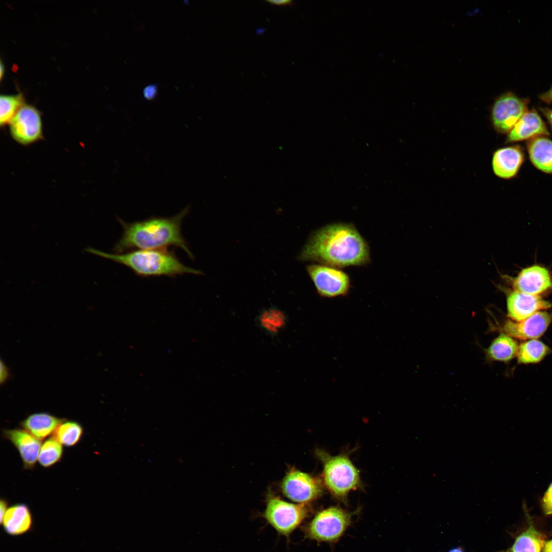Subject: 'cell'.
<instances>
[{
    "instance_id": "27",
    "label": "cell",
    "mask_w": 552,
    "mask_h": 552,
    "mask_svg": "<svg viewBox=\"0 0 552 552\" xmlns=\"http://www.w3.org/2000/svg\"><path fill=\"white\" fill-rule=\"evenodd\" d=\"M541 507L545 515H552V482L542 498Z\"/></svg>"
},
{
    "instance_id": "1",
    "label": "cell",
    "mask_w": 552,
    "mask_h": 552,
    "mask_svg": "<svg viewBox=\"0 0 552 552\" xmlns=\"http://www.w3.org/2000/svg\"><path fill=\"white\" fill-rule=\"evenodd\" d=\"M298 259L338 268L360 266L371 261L369 245L351 223L337 222L313 233Z\"/></svg>"
},
{
    "instance_id": "11",
    "label": "cell",
    "mask_w": 552,
    "mask_h": 552,
    "mask_svg": "<svg viewBox=\"0 0 552 552\" xmlns=\"http://www.w3.org/2000/svg\"><path fill=\"white\" fill-rule=\"evenodd\" d=\"M551 322L552 314L545 310L540 311L520 321L508 319L501 329L515 339L528 340L542 336Z\"/></svg>"
},
{
    "instance_id": "22",
    "label": "cell",
    "mask_w": 552,
    "mask_h": 552,
    "mask_svg": "<svg viewBox=\"0 0 552 552\" xmlns=\"http://www.w3.org/2000/svg\"><path fill=\"white\" fill-rule=\"evenodd\" d=\"M551 353V349L537 339L526 340L519 344L516 355L519 364H535Z\"/></svg>"
},
{
    "instance_id": "5",
    "label": "cell",
    "mask_w": 552,
    "mask_h": 552,
    "mask_svg": "<svg viewBox=\"0 0 552 552\" xmlns=\"http://www.w3.org/2000/svg\"><path fill=\"white\" fill-rule=\"evenodd\" d=\"M307 504L293 503L269 494L262 516L279 535L289 538L308 516Z\"/></svg>"
},
{
    "instance_id": "7",
    "label": "cell",
    "mask_w": 552,
    "mask_h": 552,
    "mask_svg": "<svg viewBox=\"0 0 552 552\" xmlns=\"http://www.w3.org/2000/svg\"><path fill=\"white\" fill-rule=\"evenodd\" d=\"M306 269L320 296L333 298L348 294L351 288L350 278L343 270L320 264L308 265Z\"/></svg>"
},
{
    "instance_id": "20",
    "label": "cell",
    "mask_w": 552,
    "mask_h": 552,
    "mask_svg": "<svg viewBox=\"0 0 552 552\" xmlns=\"http://www.w3.org/2000/svg\"><path fill=\"white\" fill-rule=\"evenodd\" d=\"M527 149L532 164L539 170L552 173V141L539 136L529 141Z\"/></svg>"
},
{
    "instance_id": "31",
    "label": "cell",
    "mask_w": 552,
    "mask_h": 552,
    "mask_svg": "<svg viewBox=\"0 0 552 552\" xmlns=\"http://www.w3.org/2000/svg\"><path fill=\"white\" fill-rule=\"evenodd\" d=\"M265 2L271 5L279 6H292L293 2L292 0H266Z\"/></svg>"
},
{
    "instance_id": "18",
    "label": "cell",
    "mask_w": 552,
    "mask_h": 552,
    "mask_svg": "<svg viewBox=\"0 0 552 552\" xmlns=\"http://www.w3.org/2000/svg\"><path fill=\"white\" fill-rule=\"evenodd\" d=\"M65 419L47 412H37L28 416L20 423L21 426L39 440L53 434Z\"/></svg>"
},
{
    "instance_id": "12",
    "label": "cell",
    "mask_w": 552,
    "mask_h": 552,
    "mask_svg": "<svg viewBox=\"0 0 552 552\" xmlns=\"http://www.w3.org/2000/svg\"><path fill=\"white\" fill-rule=\"evenodd\" d=\"M551 304L539 295H534L516 290L510 292L507 297V315L514 321L523 320L534 313L549 309Z\"/></svg>"
},
{
    "instance_id": "6",
    "label": "cell",
    "mask_w": 552,
    "mask_h": 552,
    "mask_svg": "<svg viewBox=\"0 0 552 552\" xmlns=\"http://www.w3.org/2000/svg\"><path fill=\"white\" fill-rule=\"evenodd\" d=\"M352 521V514L337 507L318 512L303 527L307 539L335 543L343 536Z\"/></svg>"
},
{
    "instance_id": "32",
    "label": "cell",
    "mask_w": 552,
    "mask_h": 552,
    "mask_svg": "<svg viewBox=\"0 0 552 552\" xmlns=\"http://www.w3.org/2000/svg\"><path fill=\"white\" fill-rule=\"evenodd\" d=\"M8 509V502L6 499H1L0 501V521L3 520L4 517Z\"/></svg>"
},
{
    "instance_id": "3",
    "label": "cell",
    "mask_w": 552,
    "mask_h": 552,
    "mask_svg": "<svg viewBox=\"0 0 552 552\" xmlns=\"http://www.w3.org/2000/svg\"><path fill=\"white\" fill-rule=\"evenodd\" d=\"M95 253L124 265L136 274L144 277L202 273L199 270L183 264L173 252L165 249L132 250L123 254H110L98 251Z\"/></svg>"
},
{
    "instance_id": "9",
    "label": "cell",
    "mask_w": 552,
    "mask_h": 552,
    "mask_svg": "<svg viewBox=\"0 0 552 552\" xmlns=\"http://www.w3.org/2000/svg\"><path fill=\"white\" fill-rule=\"evenodd\" d=\"M8 125L12 138L21 145L28 146L43 139L41 113L32 105L24 104Z\"/></svg>"
},
{
    "instance_id": "33",
    "label": "cell",
    "mask_w": 552,
    "mask_h": 552,
    "mask_svg": "<svg viewBox=\"0 0 552 552\" xmlns=\"http://www.w3.org/2000/svg\"><path fill=\"white\" fill-rule=\"evenodd\" d=\"M539 109L552 128V109L548 108H540Z\"/></svg>"
},
{
    "instance_id": "25",
    "label": "cell",
    "mask_w": 552,
    "mask_h": 552,
    "mask_svg": "<svg viewBox=\"0 0 552 552\" xmlns=\"http://www.w3.org/2000/svg\"><path fill=\"white\" fill-rule=\"evenodd\" d=\"M22 94L1 95L0 96V126L9 124L12 118L24 104Z\"/></svg>"
},
{
    "instance_id": "28",
    "label": "cell",
    "mask_w": 552,
    "mask_h": 552,
    "mask_svg": "<svg viewBox=\"0 0 552 552\" xmlns=\"http://www.w3.org/2000/svg\"><path fill=\"white\" fill-rule=\"evenodd\" d=\"M157 94V86L155 84H151L146 86L143 89V95L147 100H153Z\"/></svg>"
},
{
    "instance_id": "8",
    "label": "cell",
    "mask_w": 552,
    "mask_h": 552,
    "mask_svg": "<svg viewBox=\"0 0 552 552\" xmlns=\"http://www.w3.org/2000/svg\"><path fill=\"white\" fill-rule=\"evenodd\" d=\"M323 484L320 479L292 468L283 477L281 489L284 496L291 501L307 504L322 494Z\"/></svg>"
},
{
    "instance_id": "15",
    "label": "cell",
    "mask_w": 552,
    "mask_h": 552,
    "mask_svg": "<svg viewBox=\"0 0 552 552\" xmlns=\"http://www.w3.org/2000/svg\"><path fill=\"white\" fill-rule=\"evenodd\" d=\"M549 132L546 125L535 110H527L508 133L506 143H514L544 135Z\"/></svg>"
},
{
    "instance_id": "23",
    "label": "cell",
    "mask_w": 552,
    "mask_h": 552,
    "mask_svg": "<svg viewBox=\"0 0 552 552\" xmlns=\"http://www.w3.org/2000/svg\"><path fill=\"white\" fill-rule=\"evenodd\" d=\"M83 434V428L79 423L65 419L57 427L53 436L62 445L72 447L80 441Z\"/></svg>"
},
{
    "instance_id": "16",
    "label": "cell",
    "mask_w": 552,
    "mask_h": 552,
    "mask_svg": "<svg viewBox=\"0 0 552 552\" xmlns=\"http://www.w3.org/2000/svg\"><path fill=\"white\" fill-rule=\"evenodd\" d=\"M524 153L519 146L501 148L493 154L492 167L496 176L510 179L518 173L524 161Z\"/></svg>"
},
{
    "instance_id": "36",
    "label": "cell",
    "mask_w": 552,
    "mask_h": 552,
    "mask_svg": "<svg viewBox=\"0 0 552 552\" xmlns=\"http://www.w3.org/2000/svg\"><path fill=\"white\" fill-rule=\"evenodd\" d=\"M4 72V65L3 64L2 61H1V65H0V77H1V79L3 77Z\"/></svg>"
},
{
    "instance_id": "34",
    "label": "cell",
    "mask_w": 552,
    "mask_h": 552,
    "mask_svg": "<svg viewBox=\"0 0 552 552\" xmlns=\"http://www.w3.org/2000/svg\"><path fill=\"white\" fill-rule=\"evenodd\" d=\"M543 552H552V539L545 541L543 548Z\"/></svg>"
},
{
    "instance_id": "29",
    "label": "cell",
    "mask_w": 552,
    "mask_h": 552,
    "mask_svg": "<svg viewBox=\"0 0 552 552\" xmlns=\"http://www.w3.org/2000/svg\"><path fill=\"white\" fill-rule=\"evenodd\" d=\"M9 373L8 369L3 362L1 361V373H0V381L1 383L5 382L8 378Z\"/></svg>"
},
{
    "instance_id": "2",
    "label": "cell",
    "mask_w": 552,
    "mask_h": 552,
    "mask_svg": "<svg viewBox=\"0 0 552 552\" xmlns=\"http://www.w3.org/2000/svg\"><path fill=\"white\" fill-rule=\"evenodd\" d=\"M189 211L190 206H187L170 217H151L132 223L119 219L123 231L116 245L115 250L122 252L135 248L157 250L175 246L181 248L190 258L193 259L181 231L182 221Z\"/></svg>"
},
{
    "instance_id": "14",
    "label": "cell",
    "mask_w": 552,
    "mask_h": 552,
    "mask_svg": "<svg viewBox=\"0 0 552 552\" xmlns=\"http://www.w3.org/2000/svg\"><path fill=\"white\" fill-rule=\"evenodd\" d=\"M3 434L17 450L24 468L32 469L38 459L41 440L24 429H4Z\"/></svg>"
},
{
    "instance_id": "35",
    "label": "cell",
    "mask_w": 552,
    "mask_h": 552,
    "mask_svg": "<svg viewBox=\"0 0 552 552\" xmlns=\"http://www.w3.org/2000/svg\"><path fill=\"white\" fill-rule=\"evenodd\" d=\"M448 552H464V551L462 547H457L451 549Z\"/></svg>"
},
{
    "instance_id": "21",
    "label": "cell",
    "mask_w": 552,
    "mask_h": 552,
    "mask_svg": "<svg viewBox=\"0 0 552 552\" xmlns=\"http://www.w3.org/2000/svg\"><path fill=\"white\" fill-rule=\"evenodd\" d=\"M528 527L515 539L505 552H541L545 541L544 536L534 526L528 518Z\"/></svg>"
},
{
    "instance_id": "24",
    "label": "cell",
    "mask_w": 552,
    "mask_h": 552,
    "mask_svg": "<svg viewBox=\"0 0 552 552\" xmlns=\"http://www.w3.org/2000/svg\"><path fill=\"white\" fill-rule=\"evenodd\" d=\"M63 452L62 445L54 436L51 437L41 445L38 463L44 468L51 467L61 461Z\"/></svg>"
},
{
    "instance_id": "13",
    "label": "cell",
    "mask_w": 552,
    "mask_h": 552,
    "mask_svg": "<svg viewBox=\"0 0 552 552\" xmlns=\"http://www.w3.org/2000/svg\"><path fill=\"white\" fill-rule=\"evenodd\" d=\"M512 284L514 290L534 295H539L552 289V279L548 270L538 265L522 269Z\"/></svg>"
},
{
    "instance_id": "19",
    "label": "cell",
    "mask_w": 552,
    "mask_h": 552,
    "mask_svg": "<svg viewBox=\"0 0 552 552\" xmlns=\"http://www.w3.org/2000/svg\"><path fill=\"white\" fill-rule=\"evenodd\" d=\"M519 344L516 339L501 332L485 350L487 361L508 363L516 357Z\"/></svg>"
},
{
    "instance_id": "10",
    "label": "cell",
    "mask_w": 552,
    "mask_h": 552,
    "mask_svg": "<svg viewBox=\"0 0 552 552\" xmlns=\"http://www.w3.org/2000/svg\"><path fill=\"white\" fill-rule=\"evenodd\" d=\"M528 99L511 92L500 95L495 101L491 112L492 124L496 131L508 133L527 111Z\"/></svg>"
},
{
    "instance_id": "30",
    "label": "cell",
    "mask_w": 552,
    "mask_h": 552,
    "mask_svg": "<svg viewBox=\"0 0 552 552\" xmlns=\"http://www.w3.org/2000/svg\"><path fill=\"white\" fill-rule=\"evenodd\" d=\"M539 99L547 104H552V86L539 96Z\"/></svg>"
},
{
    "instance_id": "17",
    "label": "cell",
    "mask_w": 552,
    "mask_h": 552,
    "mask_svg": "<svg viewBox=\"0 0 552 552\" xmlns=\"http://www.w3.org/2000/svg\"><path fill=\"white\" fill-rule=\"evenodd\" d=\"M1 524L4 531L10 536L25 534L30 530L33 524L29 508L25 503H17L9 507Z\"/></svg>"
},
{
    "instance_id": "4",
    "label": "cell",
    "mask_w": 552,
    "mask_h": 552,
    "mask_svg": "<svg viewBox=\"0 0 552 552\" xmlns=\"http://www.w3.org/2000/svg\"><path fill=\"white\" fill-rule=\"evenodd\" d=\"M316 455L323 466V483L333 496L343 499L359 486V472L348 456H333L321 449L316 450Z\"/></svg>"
},
{
    "instance_id": "26",
    "label": "cell",
    "mask_w": 552,
    "mask_h": 552,
    "mask_svg": "<svg viewBox=\"0 0 552 552\" xmlns=\"http://www.w3.org/2000/svg\"><path fill=\"white\" fill-rule=\"evenodd\" d=\"M285 321L283 313L275 309L264 312L261 315L260 321L262 326L271 332L277 331L283 326Z\"/></svg>"
}]
</instances>
